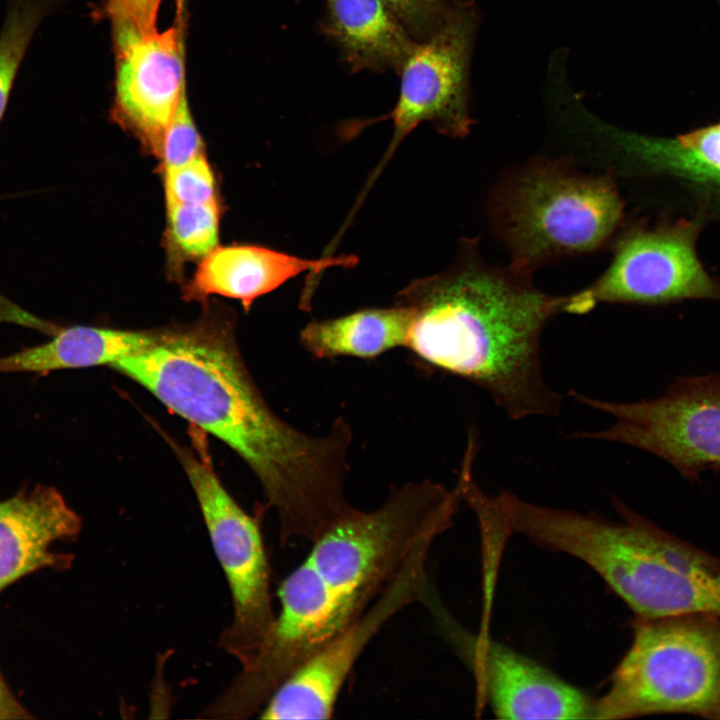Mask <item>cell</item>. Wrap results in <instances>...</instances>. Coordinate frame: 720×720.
I'll list each match as a JSON object with an SVG mask.
<instances>
[{
    "label": "cell",
    "mask_w": 720,
    "mask_h": 720,
    "mask_svg": "<svg viewBox=\"0 0 720 720\" xmlns=\"http://www.w3.org/2000/svg\"><path fill=\"white\" fill-rule=\"evenodd\" d=\"M160 330H127L87 325L58 326L42 344L0 357V374H47L65 369L112 366L159 338Z\"/></svg>",
    "instance_id": "2e32d148"
},
{
    "label": "cell",
    "mask_w": 720,
    "mask_h": 720,
    "mask_svg": "<svg viewBox=\"0 0 720 720\" xmlns=\"http://www.w3.org/2000/svg\"><path fill=\"white\" fill-rule=\"evenodd\" d=\"M58 0H9L0 31V122L31 39Z\"/></svg>",
    "instance_id": "d6986e66"
},
{
    "label": "cell",
    "mask_w": 720,
    "mask_h": 720,
    "mask_svg": "<svg viewBox=\"0 0 720 720\" xmlns=\"http://www.w3.org/2000/svg\"><path fill=\"white\" fill-rule=\"evenodd\" d=\"M216 200L199 204L166 201L169 232L184 255L202 259L217 247L219 207Z\"/></svg>",
    "instance_id": "ffe728a7"
},
{
    "label": "cell",
    "mask_w": 720,
    "mask_h": 720,
    "mask_svg": "<svg viewBox=\"0 0 720 720\" xmlns=\"http://www.w3.org/2000/svg\"><path fill=\"white\" fill-rule=\"evenodd\" d=\"M410 306L360 309L349 314L312 320L299 333L303 348L317 359H374L405 347L413 320Z\"/></svg>",
    "instance_id": "e0dca14e"
},
{
    "label": "cell",
    "mask_w": 720,
    "mask_h": 720,
    "mask_svg": "<svg viewBox=\"0 0 720 720\" xmlns=\"http://www.w3.org/2000/svg\"><path fill=\"white\" fill-rule=\"evenodd\" d=\"M434 540L421 543L399 574L354 623L297 667L260 711L262 719H329L342 686L370 641L406 606L423 598Z\"/></svg>",
    "instance_id": "30bf717a"
},
{
    "label": "cell",
    "mask_w": 720,
    "mask_h": 720,
    "mask_svg": "<svg viewBox=\"0 0 720 720\" xmlns=\"http://www.w3.org/2000/svg\"><path fill=\"white\" fill-rule=\"evenodd\" d=\"M30 717L11 693L0 674V720L27 719Z\"/></svg>",
    "instance_id": "d4e9b609"
},
{
    "label": "cell",
    "mask_w": 720,
    "mask_h": 720,
    "mask_svg": "<svg viewBox=\"0 0 720 720\" xmlns=\"http://www.w3.org/2000/svg\"><path fill=\"white\" fill-rule=\"evenodd\" d=\"M357 263L354 255L306 259L259 245L217 246L202 258L184 289V296L200 301L219 295L240 301L249 311L259 297L308 272L299 307L309 311L323 271L333 267L351 268Z\"/></svg>",
    "instance_id": "7c38bea8"
},
{
    "label": "cell",
    "mask_w": 720,
    "mask_h": 720,
    "mask_svg": "<svg viewBox=\"0 0 720 720\" xmlns=\"http://www.w3.org/2000/svg\"><path fill=\"white\" fill-rule=\"evenodd\" d=\"M203 141L188 107L186 91L165 131L159 157L163 170L182 165L203 154Z\"/></svg>",
    "instance_id": "7402d4cb"
},
{
    "label": "cell",
    "mask_w": 720,
    "mask_h": 720,
    "mask_svg": "<svg viewBox=\"0 0 720 720\" xmlns=\"http://www.w3.org/2000/svg\"><path fill=\"white\" fill-rule=\"evenodd\" d=\"M114 111L159 155L166 129L185 90L182 30L114 36Z\"/></svg>",
    "instance_id": "8fae6325"
},
{
    "label": "cell",
    "mask_w": 720,
    "mask_h": 720,
    "mask_svg": "<svg viewBox=\"0 0 720 720\" xmlns=\"http://www.w3.org/2000/svg\"><path fill=\"white\" fill-rule=\"evenodd\" d=\"M414 41L428 38L443 22L449 0H380Z\"/></svg>",
    "instance_id": "603a6c76"
},
{
    "label": "cell",
    "mask_w": 720,
    "mask_h": 720,
    "mask_svg": "<svg viewBox=\"0 0 720 720\" xmlns=\"http://www.w3.org/2000/svg\"><path fill=\"white\" fill-rule=\"evenodd\" d=\"M192 428V447L175 446L197 499L212 547L226 577L232 618L218 646L241 669L257 658L275 619L270 568L257 518L248 514L220 481L203 432Z\"/></svg>",
    "instance_id": "8992f818"
},
{
    "label": "cell",
    "mask_w": 720,
    "mask_h": 720,
    "mask_svg": "<svg viewBox=\"0 0 720 720\" xmlns=\"http://www.w3.org/2000/svg\"><path fill=\"white\" fill-rule=\"evenodd\" d=\"M479 23V10L472 1L453 0L441 25L428 38L414 41L397 72L395 106L381 117L392 121L391 140L357 204L362 205L403 140L421 123H430L452 138L470 132V68Z\"/></svg>",
    "instance_id": "52a82bcc"
},
{
    "label": "cell",
    "mask_w": 720,
    "mask_h": 720,
    "mask_svg": "<svg viewBox=\"0 0 720 720\" xmlns=\"http://www.w3.org/2000/svg\"><path fill=\"white\" fill-rule=\"evenodd\" d=\"M623 208L610 174L585 175L566 160H545L507 178L493 195L490 215L510 250L509 268L528 276L552 259L604 246Z\"/></svg>",
    "instance_id": "277c9868"
},
{
    "label": "cell",
    "mask_w": 720,
    "mask_h": 720,
    "mask_svg": "<svg viewBox=\"0 0 720 720\" xmlns=\"http://www.w3.org/2000/svg\"><path fill=\"white\" fill-rule=\"evenodd\" d=\"M319 26L352 73H397L414 43L380 0H325Z\"/></svg>",
    "instance_id": "9a60e30c"
},
{
    "label": "cell",
    "mask_w": 720,
    "mask_h": 720,
    "mask_svg": "<svg viewBox=\"0 0 720 720\" xmlns=\"http://www.w3.org/2000/svg\"><path fill=\"white\" fill-rule=\"evenodd\" d=\"M612 150L623 159L657 173L720 188V124L676 138H661L616 129Z\"/></svg>",
    "instance_id": "ac0fdd59"
},
{
    "label": "cell",
    "mask_w": 720,
    "mask_h": 720,
    "mask_svg": "<svg viewBox=\"0 0 720 720\" xmlns=\"http://www.w3.org/2000/svg\"><path fill=\"white\" fill-rule=\"evenodd\" d=\"M461 501L457 485L407 482L373 510L354 507L315 539L277 589L280 610L257 658L202 717L260 713L297 667L371 607L421 543L448 529Z\"/></svg>",
    "instance_id": "7a4b0ae2"
},
{
    "label": "cell",
    "mask_w": 720,
    "mask_h": 720,
    "mask_svg": "<svg viewBox=\"0 0 720 720\" xmlns=\"http://www.w3.org/2000/svg\"><path fill=\"white\" fill-rule=\"evenodd\" d=\"M568 301L539 291L527 275L488 266L472 244L447 270L413 280L396 296L414 313L405 347L484 390L512 420L557 416L562 408L542 372L540 340Z\"/></svg>",
    "instance_id": "3957f363"
},
{
    "label": "cell",
    "mask_w": 720,
    "mask_h": 720,
    "mask_svg": "<svg viewBox=\"0 0 720 720\" xmlns=\"http://www.w3.org/2000/svg\"><path fill=\"white\" fill-rule=\"evenodd\" d=\"M162 0H106L114 36L145 35L157 31V16Z\"/></svg>",
    "instance_id": "cb8c5ba5"
},
{
    "label": "cell",
    "mask_w": 720,
    "mask_h": 720,
    "mask_svg": "<svg viewBox=\"0 0 720 720\" xmlns=\"http://www.w3.org/2000/svg\"><path fill=\"white\" fill-rule=\"evenodd\" d=\"M687 713L720 719V617L639 618L594 719Z\"/></svg>",
    "instance_id": "5b68a950"
},
{
    "label": "cell",
    "mask_w": 720,
    "mask_h": 720,
    "mask_svg": "<svg viewBox=\"0 0 720 720\" xmlns=\"http://www.w3.org/2000/svg\"><path fill=\"white\" fill-rule=\"evenodd\" d=\"M166 201L199 204L216 200V180L204 154L164 169Z\"/></svg>",
    "instance_id": "44dd1931"
},
{
    "label": "cell",
    "mask_w": 720,
    "mask_h": 720,
    "mask_svg": "<svg viewBox=\"0 0 720 720\" xmlns=\"http://www.w3.org/2000/svg\"><path fill=\"white\" fill-rule=\"evenodd\" d=\"M570 395L611 417L606 428L571 437L644 450L689 480L720 470V373L677 377L661 397L638 402L607 401L576 391Z\"/></svg>",
    "instance_id": "ba28073f"
},
{
    "label": "cell",
    "mask_w": 720,
    "mask_h": 720,
    "mask_svg": "<svg viewBox=\"0 0 720 720\" xmlns=\"http://www.w3.org/2000/svg\"><path fill=\"white\" fill-rule=\"evenodd\" d=\"M696 234L697 225L692 222L623 234L602 276L569 295L567 313L584 314L603 302L660 305L720 299V286L698 258Z\"/></svg>",
    "instance_id": "9c48e42d"
},
{
    "label": "cell",
    "mask_w": 720,
    "mask_h": 720,
    "mask_svg": "<svg viewBox=\"0 0 720 720\" xmlns=\"http://www.w3.org/2000/svg\"><path fill=\"white\" fill-rule=\"evenodd\" d=\"M474 661L478 678L498 718L595 717V702L583 692L505 646L476 639Z\"/></svg>",
    "instance_id": "4fadbf2b"
},
{
    "label": "cell",
    "mask_w": 720,
    "mask_h": 720,
    "mask_svg": "<svg viewBox=\"0 0 720 720\" xmlns=\"http://www.w3.org/2000/svg\"><path fill=\"white\" fill-rule=\"evenodd\" d=\"M232 328L207 316L161 329L153 345L111 368L245 462L277 514L282 544L313 542L353 509L344 493L352 427L338 417L311 435L282 419L253 381Z\"/></svg>",
    "instance_id": "6da1fadb"
},
{
    "label": "cell",
    "mask_w": 720,
    "mask_h": 720,
    "mask_svg": "<svg viewBox=\"0 0 720 720\" xmlns=\"http://www.w3.org/2000/svg\"><path fill=\"white\" fill-rule=\"evenodd\" d=\"M82 520L54 487L42 484L0 500V592L44 568L70 567V554L55 552L58 541H71Z\"/></svg>",
    "instance_id": "5bb4252c"
}]
</instances>
